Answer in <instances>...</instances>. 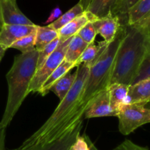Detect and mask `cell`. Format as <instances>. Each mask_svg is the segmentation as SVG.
Here are the masks:
<instances>
[{
    "label": "cell",
    "instance_id": "cell-14",
    "mask_svg": "<svg viewBox=\"0 0 150 150\" xmlns=\"http://www.w3.org/2000/svg\"><path fill=\"white\" fill-rule=\"evenodd\" d=\"M107 89L111 109L118 114L120 108L127 104L129 86L123 83H114L109 84Z\"/></svg>",
    "mask_w": 150,
    "mask_h": 150
},
{
    "label": "cell",
    "instance_id": "cell-20",
    "mask_svg": "<svg viewBox=\"0 0 150 150\" xmlns=\"http://www.w3.org/2000/svg\"><path fill=\"white\" fill-rule=\"evenodd\" d=\"M87 45L88 44L86 43L79 35H75L69 43L64 57V60L77 65L78 60L79 59Z\"/></svg>",
    "mask_w": 150,
    "mask_h": 150
},
{
    "label": "cell",
    "instance_id": "cell-18",
    "mask_svg": "<svg viewBox=\"0 0 150 150\" xmlns=\"http://www.w3.org/2000/svg\"><path fill=\"white\" fill-rule=\"evenodd\" d=\"M117 1L118 0H92L85 11L90 13L97 18H102L112 15Z\"/></svg>",
    "mask_w": 150,
    "mask_h": 150
},
{
    "label": "cell",
    "instance_id": "cell-28",
    "mask_svg": "<svg viewBox=\"0 0 150 150\" xmlns=\"http://www.w3.org/2000/svg\"><path fill=\"white\" fill-rule=\"evenodd\" d=\"M113 150H149L148 147H144V146H139V145L136 144L131 142L130 140L124 141L122 144H120L119 146H117L115 149Z\"/></svg>",
    "mask_w": 150,
    "mask_h": 150
},
{
    "label": "cell",
    "instance_id": "cell-7",
    "mask_svg": "<svg viewBox=\"0 0 150 150\" xmlns=\"http://www.w3.org/2000/svg\"><path fill=\"white\" fill-rule=\"evenodd\" d=\"M103 117H117V114L111 108L108 89L98 92L88 103L83 114V119Z\"/></svg>",
    "mask_w": 150,
    "mask_h": 150
},
{
    "label": "cell",
    "instance_id": "cell-29",
    "mask_svg": "<svg viewBox=\"0 0 150 150\" xmlns=\"http://www.w3.org/2000/svg\"><path fill=\"white\" fill-rule=\"evenodd\" d=\"M70 150H89V146L84 136H79Z\"/></svg>",
    "mask_w": 150,
    "mask_h": 150
},
{
    "label": "cell",
    "instance_id": "cell-25",
    "mask_svg": "<svg viewBox=\"0 0 150 150\" xmlns=\"http://www.w3.org/2000/svg\"><path fill=\"white\" fill-rule=\"evenodd\" d=\"M150 77V33L149 37V42H148L147 50H146V55H145L144 59L142 62L141 68L139 70L138 76L135 79L133 83L142 81L143 79H147Z\"/></svg>",
    "mask_w": 150,
    "mask_h": 150
},
{
    "label": "cell",
    "instance_id": "cell-9",
    "mask_svg": "<svg viewBox=\"0 0 150 150\" xmlns=\"http://www.w3.org/2000/svg\"><path fill=\"white\" fill-rule=\"evenodd\" d=\"M127 21V18L117 15H110L92 21L97 34H99L107 43H111L118 34L123 22Z\"/></svg>",
    "mask_w": 150,
    "mask_h": 150
},
{
    "label": "cell",
    "instance_id": "cell-23",
    "mask_svg": "<svg viewBox=\"0 0 150 150\" xmlns=\"http://www.w3.org/2000/svg\"><path fill=\"white\" fill-rule=\"evenodd\" d=\"M35 34L36 32L21 38L15 42L10 46V48L19 50L21 51V54H24L35 49Z\"/></svg>",
    "mask_w": 150,
    "mask_h": 150
},
{
    "label": "cell",
    "instance_id": "cell-36",
    "mask_svg": "<svg viewBox=\"0 0 150 150\" xmlns=\"http://www.w3.org/2000/svg\"><path fill=\"white\" fill-rule=\"evenodd\" d=\"M146 24L148 25V26H149V28L150 29V17H149V18L148 19L147 22H146Z\"/></svg>",
    "mask_w": 150,
    "mask_h": 150
},
{
    "label": "cell",
    "instance_id": "cell-39",
    "mask_svg": "<svg viewBox=\"0 0 150 150\" xmlns=\"http://www.w3.org/2000/svg\"><path fill=\"white\" fill-rule=\"evenodd\" d=\"M13 1H16V0H13Z\"/></svg>",
    "mask_w": 150,
    "mask_h": 150
},
{
    "label": "cell",
    "instance_id": "cell-5",
    "mask_svg": "<svg viewBox=\"0 0 150 150\" xmlns=\"http://www.w3.org/2000/svg\"><path fill=\"white\" fill-rule=\"evenodd\" d=\"M119 130L127 136L144 125L150 123V108L145 105L128 103L123 105L119 111Z\"/></svg>",
    "mask_w": 150,
    "mask_h": 150
},
{
    "label": "cell",
    "instance_id": "cell-19",
    "mask_svg": "<svg viewBox=\"0 0 150 150\" xmlns=\"http://www.w3.org/2000/svg\"><path fill=\"white\" fill-rule=\"evenodd\" d=\"M76 79V71L73 73H67L52 85L50 91L54 92L60 101L62 100L74 84Z\"/></svg>",
    "mask_w": 150,
    "mask_h": 150
},
{
    "label": "cell",
    "instance_id": "cell-35",
    "mask_svg": "<svg viewBox=\"0 0 150 150\" xmlns=\"http://www.w3.org/2000/svg\"><path fill=\"white\" fill-rule=\"evenodd\" d=\"M4 25V23H3L2 20V16H1V3H0V27Z\"/></svg>",
    "mask_w": 150,
    "mask_h": 150
},
{
    "label": "cell",
    "instance_id": "cell-24",
    "mask_svg": "<svg viewBox=\"0 0 150 150\" xmlns=\"http://www.w3.org/2000/svg\"><path fill=\"white\" fill-rule=\"evenodd\" d=\"M60 42L59 38H57L54 40H53L51 43L47 45L43 49L38 51V66H37V70L40 68L42 64L45 63L47 59L49 57V56L54 52V50L57 48Z\"/></svg>",
    "mask_w": 150,
    "mask_h": 150
},
{
    "label": "cell",
    "instance_id": "cell-17",
    "mask_svg": "<svg viewBox=\"0 0 150 150\" xmlns=\"http://www.w3.org/2000/svg\"><path fill=\"white\" fill-rule=\"evenodd\" d=\"M75 67H77V65L76 64L68 62L64 60L61 63V64L47 79V80L43 83V85L42 86L41 89H40L38 93L40 94L42 96H45V95H47L50 92V89L52 86V85L56 81H57L59 79H61L62 76H64V75L68 73Z\"/></svg>",
    "mask_w": 150,
    "mask_h": 150
},
{
    "label": "cell",
    "instance_id": "cell-27",
    "mask_svg": "<svg viewBox=\"0 0 150 150\" xmlns=\"http://www.w3.org/2000/svg\"><path fill=\"white\" fill-rule=\"evenodd\" d=\"M139 0H122L117 3L113 10L112 15L119 16H125L127 13Z\"/></svg>",
    "mask_w": 150,
    "mask_h": 150
},
{
    "label": "cell",
    "instance_id": "cell-8",
    "mask_svg": "<svg viewBox=\"0 0 150 150\" xmlns=\"http://www.w3.org/2000/svg\"><path fill=\"white\" fill-rule=\"evenodd\" d=\"M82 126H83V120L79 122V124L72 130H69L62 137L54 142L31 146H20L19 147L11 150H70L78 136H80Z\"/></svg>",
    "mask_w": 150,
    "mask_h": 150
},
{
    "label": "cell",
    "instance_id": "cell-21",
    "mask_svg": "<svg viewBox=\"0 0 150 150\" xmlns=\"http://www.w3.org/2000/svg\"><path fill=\"white\" fill-rule=\"evenodd\" d=\"M59 38L58 32L51 26H37L35 34V48L38 51L43 49L47 45Z\"/></svg>",
    "mask_w": 150,
    "mask_h": 150
},
{
    "label": "cell",
    "instance_id": "cell-22",
    "mask_svg": "<svg viewBox=\"0 0 150 150\" xmlns=\"http://www.w3.org/2000/svg\"><path fill=\"white\" fill-rule=\"evenodd\" d=\"M84 11L85 10H83L82 6L79 3H78L74 7H72L70 10H69L65 13L62 15L55 21L48 24V26H51L52 29H55L56 31H59L61 28H62L66 24L70 23L73 19H75L76 17L81 15Z\"/></svg>",
    "mask_w": 150,
    "mask_h": 150
},
{
    "label": "cell",
    "instance_id": "cell-11",
    "mask_svg": "<svg viewBox=\"0 0 150 150\" xmlns=\"http://www.w3.org/2000/svg\"><path fill=\"white\" fill-rule=\"evenodd\" d=\"M1 16L4 24L9 25H35L18 8L16 1L0 0Z\"/></svg>",
    "mask_w": 150,
    "mask_h": 150
},
{
    "label": "cell",
    "instance_id": "cell-31",
    "mask_svg": "<svg viewBox=\"0 0 150 150\" xmlns=\"http://www.w3.org/2000/svg\"><path fill=\"white\" fill-rule=\"evenodd\" d=\"M6 128L0 125V150H5Z\"/></svg>",
    "mask_w": 150,
    "mask_h": 150
},
{
    "label": "cell",
    "instance_id": "cell-1",
    "mask_svg": "<svg viewBox=\"0 0 150 150\" xmlns=\"http://www.w3.org/2000/svg\"><path fill=\"white\" fill-rule=\"evenodd\" d=\"M89 73V67L85 64L78 66L76 81L65 98L60 101L45 122L21 146H31L54 142L83 120V113L79 104Z\"/></svg>",
    "mask_w": 150,
    "mask_h": 150
},
{
    "label": "cell",
    "instance_id": "cell-16",
    "mask_svg": "<svg viewBox=\"0 0 150 150\" xmlns=\"http://www.w3.org/2000/svg\"><path fill=\"white\" fill-rule=\"evenodd\" d=\"M108 44L109 43H107L104 40L99 42L98 46L94 43L89 44L78 60L77 65L79 66L81 64H85L90 68L100 57Z\"/></svg>",
    "mask_w": 150,
    "mask_h": 150
},
{
    "label": "cell",
    "instance_id": "cell-3",
    "mask_svg": "<svg viewBox=\"0 0 150 150\" xmlns=\"http://www.w3.org/2000/svg\"><path fill=\"white\" fill-rule=\"evenodd\" d=\"M38 59V51L36 48L15 57L13 65L6 75L8 96L0 122L1 127L7 128L29 94V86L37 71Z\"/></svg>",
    "mask_w": 150,
    "mask_h": 150
},
{
    "label": "cell",
    "instance_id": "cell-38",
    "mask_svg": "<svg viewBox=\"0 0 150 150\" xmlns=\"http://www.w3.org/2000/svg\"><path fill=\"white\" fill-rule=\"evenodd\" d=\"M1 27H0V30H1Z\"/></svg>",
    "mask_w": 150,
    "mask_h": 150
},
{
    "label": "cell",
    "instance_id": "cell-26",
    "mask_svg": "<svg viewBox=\"0 0 150 150\" xmlns=\"http://www.w3.org/2000/svg\"><path fill=\"white\" fill-rule=\"evenodd\" d=\"M97 35L98 34L92 21L88 22L77 34V35H79L88 45L94 43Z\"/></svg>",
    "mask_w": 150,
    "mask_h": 150
},
{
    "label": "cell",
    "instance_id": "cell-30",
    "mask_svg": "<svg viewBox=\"0 0 150 150\" xmlns=\"http://www.w3.org/2000/svg\"><path fill=\"white\" fill-rule=\"evenodd\" d=\"M61 16H62V10H60L59 7H55V8L51 11V14H50V16H48V19L46 20L45 23L50 24V23L55 21L57 20V19H58Z\"/></svg>",
    "mask_w": 150,
    "mask_h": 150
},
{
    "label": "cell",
    "instance_id": "cell-33",
    "mask_svg": "<svg viewBox=\"0 0 150 150\" xmlns=\"http://www.w3.org/2000/svg\"><path fill=\"white\" fill-rule=\"evenodd\" d=\"M92 1V0H80V1H79V3L82 6L83 10H86V9H87L88 6L89 5V4H90V2Z\"/></svg>",
    "mask_w": 150,
    "mask_h": 150
},
{
    "label": "cell",
    "instance_id": "cell-15",
    "mask_svg": "<svg viewBox=\"0 0 150 150\" xmlns=\"http://www.w3.org/2000/svg\"><path fill=\"white\" fill-rule=\"evenodd\" d=\"M150 17V0H139L127 13L128 25L146 23Z\"/></svg>",
    "mask_w": 150,
    "mask_h": 150
},
{
    "label": "cell",
    "instance_id": "cell-4",
    "mask_svg": "<svg viewBox=\"0 0 150 150\" xmlns=\"http://www.w3.org/2000/svg\"><path fill=\"white\" fill-rule=\"evenodd\" d=\"M127 22H123L115 39L108 45L98 61L89 68V76L80 100V110L84 114L89 101L100 91L107 89L109 85L114 59L120 42L125 35Z\"/></svg>",
    "mask_w": 150,
    "mask_h": 150
},
{
    "label": "cell",
    "instance_id": "cell-10",
    "mask_svg": "<svg viewBox=\"0 0 150 150\" xmlns=\"http://www.w3.org/2000/svg\"><path fill=\"white\" fill-rule=\"evenodd\" d=\"M38 25L4 24L0 30V45L6 50L23 37L35 33Z\"/></svg>",
    "mask_w": 150,
    "mask_h": 150
},
{
    "label": "cell",
    "instance_id": "cell-6",
    "mask_svg": "<svg viewBox=\"0 0 150 150\" xmlns=\"http://www.w3.org/2000/svg\"><path fill=\"white\" fill-rule=\"evenodd\" d=\"M72 38H69L63 42L60 41L59 44L54 52L49 56L42 67L37 70L29 86V93L39 92L47 79L64 61L66 51Z\"/></svg>",
    "mask_w": 150,
    "mask_h": 150
},
{
    "label": "cell",
    "instance_id": "cell-13",
    "mask_svg": "<svg viewBox=\"0 0 150 150\" xmlns=\"http://www.w3.org/2000/svg\"><path fill=\"white\" fill-rule=\"evenodd\" d=\"M150 103V77L129 86L127 104L145 105Z\"/></svg>",
    "mask_w": 150,
    "mask_h": 150
},
{
    "label": "cell",
    "instance_id": "cell-34",
    "mask_svg": "<svg viewBox=\"0 0 150 150\" xmlns=\"http://www.w3.org/2000/svg\"><path fill=\"white\" fill-rule=\"evenodd\" d=\"M5 51H6V49L4 48V47L1 46V45H0V62L1 61V59H2L3 57L4 56V54H5Z\"/></svg>",
    "mask_w": 150,
    "mask_h": 150
},
{
    "label": "cell",
    "instance_id": "cell-12",
    "mask_svg": "<svg viewBox=\"0 0 150 150\" xmlns=\"http://www.w3.org/2000/svg\"><path fill=\"white\" fill-rule=\"evenodd\" d=\"M98 19L90 13L84 11L81 15L76 17L73 21L63 26L57 31L60 41H65L66 40L73 38L78 34V32L89 21H94Z\"/></svg>",
    "mask_w": 150,
    "mask_h": 150
},
{
    "label": "cell",
    "instance_id": "cell-2",
    "mask_svg": "<svg viewBox=\"0 0 150 150\" xmlns=\"http://www.w3.org/2000/svg\"><path fill=\"white\" fill-rule=\"evenodd\" d=\"M149 33L146 23H126L124 37L114 59L109 84H133L146 55Z\"/></svg>",
    "mask_w": 150,
    "mask_h": 150
},
{
    "label": "cell",
    "instance_id": "cell-32",
    "mask_svg": "<svg viewBox=\"0 0 150 150\" xmlns=\"http://www.w3.org/2000/svg\"><path fill=\"white\" fill-rule=\"evenodd\" d=\"M85 137V139H86V141L87 142L88 144H89V150H98L97 149L96 146H95V144H94L92 142V141L90 140V139H89V137L88 136H86V135H83Z\"/></svg>",
    "mask_w": 150,
    "mask_h": 150
},
{
    "label": "cell",
    "instance_id": "cell-37",
    "mask_svg": "<svg viewBox=\"0 0 150 150\" xmlns=\"http://www.w3.org/2000/svg\"><path fill=\"white\" fill-rule=\"evenodd\" d=\"M122 1V0H118V1H117V3L120 2V1Z\"/></svg>",
    "mask_w": 150,
    "mask_h": 150
}]
</instances>
